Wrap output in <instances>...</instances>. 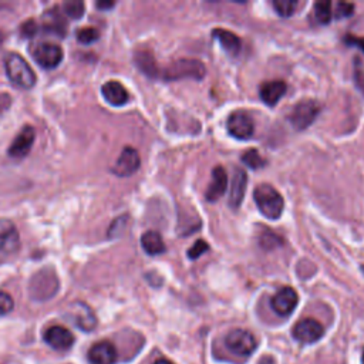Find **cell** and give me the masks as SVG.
<instances>
[{
	"mask_svg": "<svg viewBox=\"0 0 364 364\" xmlns=\"http://www.w3.org/2000/svg\"><path fill=\"white\" fill-rule=\"evenodd\" d=\"M206 75L205 64L197 59H178L161 71V79L165 82H176L182 79L202 80Z\"/></svg>",
	"mask_w": 364,
	"mask_h": 364,
	"instance_id": "6da1fadb",
	"label": "cell"
},
{
	"mask_svg": "<svg viewBox=\"0 0 364 364\" xmlns=\"http://www.w3.org/2000/svg\"><path fill=\"white\" fill-rule=\"evenodd\" d=\"M255 202L259 212L268 218V220H279L285 209V201L283 197L269 184H261L255 188L253 192Z\"/></svg>",
	"mask_w": 364,
	"mask_h": 364,
	"instance_id": "7a4b0ae2",
	"label": "cell"
},
{
	"mask_svg": "<svg viewBox=\"0 0 364 364\" xmlns=\"http://www.w3.org/2000/svg\"><path fill=\"white\" fill-rule=\"evenodd\" d=\"M5 70L9 80L20 89H31L36 84V75L29 63L17 53H9L5 57Z\"/></svg>",
	"mask_w": 364,
	"mask_h": 364,
	"instance_id": "3957f363",
	"label": "cell"
},
{
	"mask_svg": "<svg viewBox=\"0 0 364 364\" xmlns=\"http://www.w3.org/2000/svg\"><path fill=\"white\" fill-rule=\"evenodd\" d=\"M57 290H59V279L53 271L43 269L36 273L30 280L29 292L33 301H39V302L47 301L56 295Z\"/></svg>",
	"mask_w": 364,
	"mask_h": 364,
	"instance_id": "277c9868",
	"label": "cell"
},
{
	"mask_svg": "<svg viewBox=\"0 0 364 364\" xmlns=\"http://www.w3.org/2000/svg\"><path fill=\"white\" fill-rule=\"evenodd\" d=\"M320 112H321V105L317 101L302 100L294 107L292 113L289 116V121L294 126L295 130L302 131L313 124V121L317 119Z\"/></svg>",
	"mask_w": 364,
	"mask_h": 364,
	"instance_id": "5b68a950",
	"label": "cell"
},
{
	"mask_svg": "<svg viewBox=\"0 0 364 364\" xmlns=\"http://www.w3.org/2000/svg\"><path fill=\"white\" fill-rule=\"evenodd\" d=\"M227 349L239 357H249L257 350V339L245 329H234L225 338Z\"/></svg>",
	"mask_w": 364,
	"mask_h": 364,
	"instance_id": "8992f818",
	"label": "cell"
},
{
	"mask_svg": "<svg viewBox=\"0 0 364 364\" xmlns=\"http://www.w3.org/2000/svg\"><path fill=\"white\" fill-rule=\"evenodd\" d=\"M67 317L83 332H91L97 326V317L91 308L84 302H75L67 306Z\"/></svg>",
	"mask_w": 364,
	"mask_h": 364,
	"instance_id": "52a82bcc",
	"label": "cell"
},
{
	"mask_svg": "<svg viewBox=\"0 0 364 364\" xmlns=\"http://www.w3.org/2000/svg\"><path fill=\"white\" fill-rule=\"evenodd\" d=\"M298 303H299L298 292L294 287H289V286L279 289L275 294V296L271 299V308L273 309V312L283 317L292 314Z\"/></svg>",
	"mask_w": 364,
	"mask_h": 364,
	"instance_id": "ba28073f",
	"label": "cell"
},
{
	"mask_svg": "<svg viewBox=\"0 0 364 364\" xmlns=\"http://www.w3.org/2000/svg\"><path fill=\"white\" fill-rule=\"evenodd\" d=\"M324 335V327L320 321L306 317L298 321L294 327V338L303 343V344H312L319 342Z\"/></svg>",
	"mask_w": 364,
	"mask_h": 364,
	"instance_id": "9c48e42d",
	"label": "cell"
},
{
	"mask_svg": "<svg viewBox=\"0 0 364 364\" xmlns=\"http://www.w3.org/2000/svg\"><path fill=\"white\" fill-rule=\"evenodd\" d=\"M33 57L40 67L53 70L63 61L64 53L63 49L54 43H39L33 50Z\"/></svg>",
	"mask_w": 364,
	"mask_h": 364,
	"instance_id": "30bf717a",
	"label": "cell"
},
{
	"mask_svg": "<svg viewBox=\"0 0 364 364\" xmlns=\"http://www.w3.org/2000/svg\"><path fill=\"white\" fill-rule=\"evenodd\" d=\"M228 132L238 139H248L253 135L255 124L253 119L245 112H235L227 121Z\"/></svg>",
	"mask_w": 364,
	"mask_h": 364,
	"instance_id": "8fae6325",
	"label": "cell"
},
{
	"mask_svg": "<svg viewBox=\"0 0 364 364\" xmlns=\"http://www.w3.org/2000/svg\"><path fill=\"white\" fill-rule=\"evenodd\" d=\"M141 165V158L139 154L135 149L132 147H126L123 150V153L120 154L119 160L116 161L114 167H113V172L119 176H131L132 174H135L138 171Z\"/></svg>",
	"mask_w": 364,
	"mask_h": 364,
	"instance_id": "7c38bea8",
	"label": "cell"
},
{
	"mask_svg": "<svg viewBox=\"0 0 364 364\" xmlns=\"http://www.w3.org/2000/svg\"><path fill=\"white\" fill-rule=\"evenodd\" d=\"M45 342L54 350H68L75 344V336L63 326H52L45 333Z\"/></svg>",
	"mask_w": 364,
	"mask_h": 364,
	"instance_id": "4fadbf2b",
	"label": "cell"
},
{
	"mask_svg": "<svg viewBox=\"0 0 364 364\" xmlns=\"http://www.w3.org/2000/svg\"><path fill=\"white\" fill-rule=\"evenodd\" d=\"M34 139H36L34 128L30 127V126H26L17 134V137L15 138V141L12 142V145L9 147V156L16 158V160L24 158L30 153Z\"/></svg>",
	"mask_w": 364,
	"mask_h": 364,
	"instance_id": "5bb4252c",
	"label": "cell"
},
{
	"mask_svg": "<svg viewBox=\"0 0 364 364\" xmlns=\"http://www.w3.org/2000/svg\"><path fill=\"white\" fill-rule=\"evenodd\" d=\"M228 187V175L224 167H215L212 171V182L209 184L205 198L209 202H216L220 199Z\"/></svg>",
	"mask_w": 364,
	"mask_h": 364,
	"instance_id": "9a60e30c",
	"label": "cell"
},
{
	"mask_svg": "<svg viewBox=\"0 0 364 364\" xmlns=\"http://www.w3.org/2000/svg\"><path fill=\"white\" fill-rule=\"evenodd\" d=\"M91 364H114L117 361V350L110 342H98L89 351Z\"/></svg>",
	"mask_w": 364,
	"mask_h": 364,
	"instance_id": "2e32d148",
	"label": "cell"
},
{
	"mask_svg": "<svg viewBox=\"0 0 364 364\" xmlns=\"http://www.w3.org/2000/svg\"><path fill=\"white\" fill-rule=\"evenodd\" d=\"M19 245L20 239L16 227L8 220H0V252H16Z\"/></svg>",
	"mask_w": 364,
	"mask_h": 364,
	"instance_id": "e0dca14e",
	"label": "cell"
},
{
	"mask_svg": "<svg viewBox=\"0 0 364 364\" xmlns=\"http://www.w3.org/2000/svg\"><path fill=\"white\" fill-rule=\"evenodd\" d=\"M248 187V175L246 171L236 168L232 176V185H231V194H229V206L232 209H238L242 205V201L245 198Z\"/></svg>",
	"mask_w": 364,
	"mask_h": 364,
	"instance_id": "ac0fdd59",
	"label": "cell"
},
{
	"mask_svg": "<svg viewBox=\"0 0 364 364\" xmlns=\"http://www.w3.org/2000/svg\"><path fill=\"white\" fill-rule=\"evenodd\" d=\"M101 94L108 104L114 105V107H121V105L127 104V101L130 100V96H128V91L126 90V87L121 83L114 82V80L103 84Z\"/></svg>",
	"mask_w": 364,
	"mask_h": 364,
	"instance_id": "d6986e66",
	"label": "cell"
},
{
	"mask_svg": "<svg viewBox=\"0 0 364 364\" xmlns=\"http://www.w3.org/2000/svg\"><path fill=\"white\" fill-rule=\"evenodd\" d=\"M286 91H287V84L285 82L272 80V82H266L261 86L259 96L266 105L275 107L279 103V100L286 94Z\"/></svg>",
	"mask_w": 364,
	"mask_h": 364,
	"instance_id": "ffe728a7",
	"label": "cell"
},
{
	"mask_svg": "<svg viewBox=\"0 0 364 364\" xmlns=\"http://www.w3.org/2000/svg\"><path fill=\"white\" fill-rule=\"evenodd\" d=\"M212 36L213 38L221 43L222 49L229 53L231 56H236L242 47V43H241V39L238 38V36L229 30H225V29H215L212 31Z\"/></svg>",
	"mask_w": 364,
	"mask_h": 364,
	"instance_id": "44dd1931",
	"label": "cell"
},
{
	"mask_svg": "<svg viewBox=\"0 0 364 364\" xmlns=\"http://www.w3.org/2000/svg\"><path fill=\"white\" fill-rule=\"evenodd\" d=\"M135 64L139 67V70L145 76H149L151 79L161 77V68L158 67L154 56L150 52L141 50L135 53Z\"/></svg>",
	"mask_w": 364,
	"mask_h": 364,
	"instance_id": "7402d4cb",
	"label": "cell"
},
{
	"mask_svg": "<svg viewBox=\"0 0 364 364\" xmlns=\"http://www.w3.org/2000/svg\"><path fill=\"white\" fill-rule=\"evenodd\" d=\"M141 246L145 253L151 255V257H157V255L164 253L167 249L162 236L156 231H149L141 236Z\"/></svg>",
	"mask_w": 364,
	"mask_h": 364,
	"instance_id": "603a6c76",
	"label": "cell"
},
{
	"mask_svg": "<svg viewBox=\"0 0 364 364\" xmlns=\"http://www.w3.org/2000/svg\"><path fill=\"white\" fill-rule=\"evenodd\" d=\"M45 22H46L45 23L46 30L53 31V33H59L60 36H63L66 26H64V22H63L59 10L57 12L56 10H50L47 15H45Z\"/></svg>",
	"mask_w": 364,
	"mask_h": 364,
	"instance_id": "cb8c5ba5",
	"label": "cell"
},
{
	"mask_svg": "<svg viewBox=\"0 0 364 364\" xmlns=\"http://www.w3.org/2000/svg\"><path fill=\"white\" fill-rule=\"evenodd\" d=\"M242 161L246 167H249L252 169H261L266 165V160L259 154L258 150H255V149H250L246 153H243Z\"/></svg>",
	"mask_w": 364,
	"mask_h": 364,
	"instance_id": "d4e9b609",
	"label": "cell"
},
{
	"mask_svg": "<svg viewBox=\"0 0 364 364\" xmlns=\"http://www.w3.org/2000/svg\"><path fill=\"white\" fill-rule=\"evenodd\" d=\"M272 6L280 17H290L294 16L298 8V2L296 0H273Z\"/></svg>",
	"mask_w": 364,
	"mask_h": 364,
	"instance_id": "484cf974",
	"label": "cell"
},
{
	"mask_svg": "<svg viewBox=\"0 0 364 364\" xmlns=\"http://www.w3.org/2000/svg\"><path fill=\"white\" fill-rule=\"evenodd\" d=\"M84 10L86 6L83 2H80V0H68V2L63 3V13L70 19H75V20L82 19Z\"/></svg>",
	"mask_w": 364,
	"mask_h": 364,
	"instance_id": "4316f807",
	"label": "cell"
},
{
	"mask_svg": "<svg viewBox=\"0 0 364 364\" xmlns=\"http://www.w3.org/2000/svg\"><path fill=\"white\" fill-rule=\"evenodd\" d=\"M314 17L320 24H329L332 20V3L331 2H316L314 3Z\"/></svg>",
	"mask_w": 364,
	"mask_h": 364,
	"instance_id": "83f0119b",
	"label": "cell"
},
{
	"mask_svg": "<svg viewBox=\"0 0 364 364\" xmlns=\"http://www.w3.org/2000/svg\"><path fill=\"white\" fill-rule=\"evenodd\" d=\"M259 242H261V246L264 249H266V250H272V249H275V248H278V246H280L283 243L282 238L279 235H276L275 232H272V231H265L261 235Z\"/></svg>",
	"mask_w": 364,
	"mask_h": 364,
	"instance_id": "f1b7e54d",
	"label": "cell"
},
{
	"mask_svg": "<svg viewBox=\"0 0 364 364\" xmlns=\"http://www.w3.org/2000/svg\"><path fill=\"white\" fill-rule=\"evenodd\" d=\"M100 39V33L94 27H83L77 31V40L82 45H91Z\"/></svg>",
	"mask_w": 364,
	"mask_h": 364,
	"instance_id": "f546056e",
	"label": "cell"
},
{
	"mask_svg": "<svg viewBox=\"0 0 364 364\" xmlns=\"http://www.w3.org/2000/svg\"><path fill=\"white\" fill-rule=\"evenodd\" d=\"M209 250V243L204 239H198L190 249H188V258L191 261H195L198 258H201L204 253H206Z\"/></svg>",
	"mask_w": 364,
	"mask_h": 364,
	"instance_id": "4dcf8cb0",
	"label": "cell"
},
{
	"mask_svg": "<svg viewBox=\"0 0 364 364\" xmlns=\"http://www.w3.org/2000/svg\"><path fill=\"white\" fill-rule=\"evenodd\" d=\"M15 308V302L12 296L6 292H0V316L9 314Z\"/></svg>",
	"mask_w": 364,
	"mask_h": 364,
	"instance_id": "1f68e13d",
	"label": "cell"
},
{
	"mask_svg": "<svg viewBox=\"0 0 364 364\" xmlns=\"http://www.w3.org/2000/svg\"><path fill=\"white\" fill-rule=\"evenodd\" d=\"M354 83L356 87L364 94V67L361 60H356L354 63Z\"/></svg>",
	"mask_w": 364,
	"mask_h": 364,
	"instance_id": "d6a6232c",
	"label": "cell"
},
{
	"mask_svg": "<svg viewBox=\"0 0 364 364\" xmlns=\"http://www.w3.org/2000/svg\"><path fill=\"white\" fill-rule=\"evenodd\" d=\"M354 13V5L353 3H347V2H340L336 6V19H344V17H350Z\"/></svg>",
	"mask_w": 364,
	"mask_h": 364,
	"instance_id": "836d02e7",
	"label": "cell"
},
{
	"mask_svg": "<svg viewBox=\"0 0 364 364\" xmlns=\"http://www.w3.org/2000/svg\"><path fill=\"white\" fill-rule=\"evenodd\" d=\"M20 30H22V36H24V38H33V36H36V33H38V24L29 20L23 23Z\"/></svg>",
	"mask_w": 364,
	"mask_h": 364,
	"instance_id": "e575fe53",
	"label": "cell"
},
{
	"mask_svg": "<svg viewBox=\"0 0 364 364\" xmlns=\"http://www.w3.org/2000/svg\"><path fill=\"white\" fill-rule=\"evenodd\" d=\"M347 46L358 47L361 52H364V38H354V36H346L344 39Z\"/></svg>",
	"mask_w": 364,
	"mask_h": 364,
	"instance_id": "d590c367",
	"label": "cell"
},
{
	"mask_svg": "<svg viewBox=\"0 0 364 364\" xmlns=\"http://www.w3.org/2000/svg\"><path fill=\"white\" fill-rule=\"evenodd\" d=\"M10 104H12V98L9 94H6V93L0 94V114L5 113L10 107Z\"/></svg>",
	"mask_w": 364,
	"mask_h": 364,
	"instance_id": "8d00e7d4",
	"label": "cell"
},
{
	"mask_svg": "<svg viewBox=\"0 0 364 364\" xmlns=\"http://www.w3.org/2000/svg\"><path fill=\"white\" fill-rule=\"evenodd\" d=\"M96 6H97L98 9L105 10V9H112V8H114L116 3H114V2H97Z\"/></svg>",
	"mask_w": 364,
	"mask_h": 364,
	"instance_id": "74e56055",
	"label": "cell"
},
{
	"mask_svg": "<svg viewBox=\"0 0 364 364\" xmlns=\"http://www.w3.org/2000/svg\"><path fill=\"white\" fill-rule=\"evenodd\" d=\"M154 364H174L171 360H168V358H158Z\"/></svg>",
	"mask_w": 364,
	"mask_h": 364,
	"instance_id": "f35d334b",
	"label": "cell"
},
{
	"mask_svg": "<svg viewBox=\"0 0 364 364\" xmlns=\"http://www.w3.org/2000/svg\"><path fill=\"white\" fill-rule=\"evenodd\" d=\"M361 364H364V349H363V353H361Z\"/></svg>",
	"mask_w": 364,
	"mask_h": 364,
	"instance_id": "ab89813d",
	"label": "cell"
}]
</instances>
